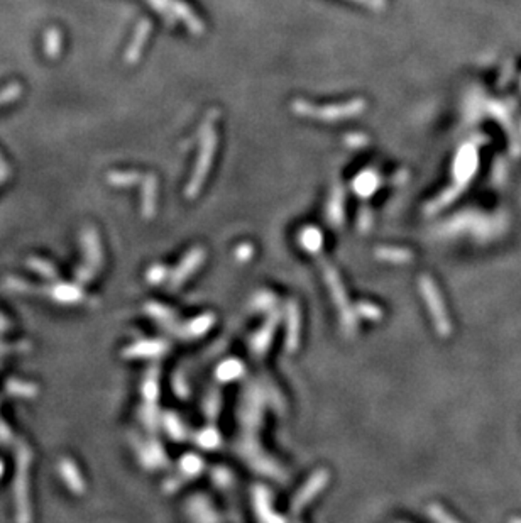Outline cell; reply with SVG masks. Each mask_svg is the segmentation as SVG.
<instances>
[{
    "label": "cell",
    "mask_w": 521,
    "mask_h": 523,
    "mask_svg": "<svg viewBox=\"0 0 521 523\" xmlns=\"http://www.w3.org/2000/svg\"><path fill=\"white\" fill-rule=\"evenodd\" d=\"M143 180L144 178L140 177V173H138V171H110L107 175V182L119 188L133 187V185H138Z\"/></svg>",
    "instance_id": "15"
},
{
    "label": "cell",
    "mask_w": 521,
    "mask_h": 523,
    "mask_svg": "<svg viewBox=\"0 0 521 523\" xmlns=\"http://www.w3.org/2000/svg\"><path fill=\"white\" fill-rule=\"evenodd\" d=\"M427 513H428V517L433 520V523H460L455 517H452L445 508L440 507V504H437V503L428 504Z\"/></svg>",
    "instance_id": "20"
},
{
    "label": "cell",
    "mask_w": 521,
    "mask_h": 523,
    "mask_svg": "<svg viewBox=\"0 0 521 523\" xmlns=\"http://www.w3.org/2000/svg\"><path fill=\"white\" fill-rule=\"evenodd\" d=\"M293 109L296 114L311 117L316 120H325V123H334V120H342L347 117L359 115L362 110L366 109L364 100H351L347 103H339V105H330V107H319L311 105V103L296 100L294 102Z\"/></svg>",
    "instance_id": "3"
},
{
    "label": "cell",
    "mask_w": 521,
    "mask_h": 523,
    "mask_svg": "<svg viewBox=\"0 0 521 523\" xmlns=\"http://www.w3.org/2000/svg\"><path fill=\"white\" fill-rule=\"evenodd\" d=\"M244 371V366L239 361H225L222 363V366L217 369L220 381H232L235 378H239Z\"/></svg>",
    "instance_id": "18"
},
{
    "label": "cell",
    "mask_w": 521,
    "mask_h": 523,
    "mask_svg": "<svg viewBox=\"0 0 521 523\" xmlns=\"http://www.w3.org/2000/svg\"><path fill=\"white\" fill-rule=\"evenodd\" d=\"M217 146V133L214 128V117H207V123L202 128V147L200 155H198V161L195 165L193 177L190 180L187 195L195 197L200 192L203 182H205L208 170L212 166V160H214V152Z\"/></svg>",
    "instance_id": "1"
},
{
    "label": "cell",
    "mask_w": 521,
    "mask_h": 523,
    "mask_svg": "<svg viewBox=\"0 0 521 523\" xmlns=\"http://www.w3.org/2000/svg\"><path fill=\"white\" fill-rule=\"evenodd\" d=\"M149 4L156 9L158 14H161L165 19L170 22V26L175 24V16L180 17L192 33H202L203 24L197 16L193 14L190 9L185 6L180 0H149Z\"/></svg>",
    "instance_id": "5"
},
{
    "label": "cell",
    "mask_w": 521,
    "mask_h": 523,
    "mask_svg": "<svg viewBox=\"0 0 521 523\" xmlns=\"http://www.w3.org/2000/svg\"><path fill=\"white\" fill-rule=\"evenodd\" d=\"M321 266H324L325 283H327L329 290H330V293H332L334 304H335V306H337L339 315H341L342 328L346 331V333L349 337H352L356 333V328H357L356 310L351 309V304H349V299H347V293H346V290H344L341 278H339V274L334 269V266L329 264L327 261H321Z\"/></svg>",
    "instance_id": "2"
},
{
    "label": "cell",
    "mask_w": 521,
    "mask_h": 523,
    "mask_svg": "<svg viewBox=\"0 0 521 523\" xmlns=\"http://www.w3.org/2000/svg\"><path fill=\"white\" fill-rule=\"evenodd\" d=\"M356 2H361V4H364V6L373 7V9H383L384 6H386L384 0H356Z\"/></svg>",
    "instance_id": "26"
},
{
    "label": "cell",
    "mask_w": 521,
    "mask_h": 523,
    "mask_svg": "<svg viewBox=\"0 0 521 523\" xmlns=\"http://www.w3.org/2000/svg\"><path fill=\"white\" fill-rule=\"evenodd\" d=\"M149 33H151V22H149L148 19L140 21L138 24V28H135L134 31L133 41H130V44L128 46V51H125V61H128L129 65H134V63L140 58V55H143L144 44L148 43Z\"/></svg>",
    "instance_id": "7"
},
{
    "label": "cell",
    "mask_w": 521,
    "mask_h": 523,
    "mask_svg": "<svg viewBox=\"0 0 521 523\" xmlns=\"http://www.w3.org/2000/svg\"><path fill=\"white\" fill-rule=\"evenodd\" d=\"M143 192H144V200H143V210L146 217H151L153 212L156 210V192H158V180L153 175H149L143 180Z\"/></svg>",
    "instance_id": "12"
},
{
    "label": "cell",
    "mask_w": 521,
    "mask_h": 523,
    "mask_svg": "<svg viewBox=\"0 0 521 523\" xmlns=\"http://www.w3.org/2000/svg\"><path fill=\"white\" fill-rule=\"evenodd\" d=\"M300 312H298L296 304L287 305V349L289 353L296 351L298 342H300Z\"/></svg>",
    "instance_id": "10"
},
{
    "label": "cell",
    "mask_w": 521,
    "mask_h": 523,
    "mask_svg": "<svg viewBox=\"0 0 521 523\" xmlns=\"http://www.w3.org/2000/svg\"><path fill=\"white\" fill-rule=\"evenodd\" d=\"M371 224H373V215H371V212L368 209H362V214H361V219H359L361 231L368 232L371 229Z\"/></svg>",
    "instance_id": "24"
},
{
    "label": "cell",
    "mask_w": 521,
    "mask_h": 523,
    "mask_svg": "<svg viewBox=\"0 0 521 523\" xmlns=\"http://www.w3.org/2000/svg\"><path fill=\"white\" fill-rule=\"evenodd\" d=\"M0 163H4V157H2V155H0Z\"/></svg>",
    "instance_id": "28"
},
{
    "label": "cell",
    "mask_w": 521,
    "mask_h": 523,
    "mask_svg": "<svg viewBox=\"0 0 521 523\" xmlns=\"http://www.w3.org/2000/svg\"><path fill=\"white\" fill-rule=\"evenodd\" d=\"M420 293L423 296L425 304L428 305V312L432 315L433 326L437 328L438 336L440 337H448L452 333V323L448 319L445 304L438 291L437 285L430 276H421L420 278Z\"/></svg>",
    "instance_id": "4"
},
{
    "label": "cell",
    "mask_w": 521,
    "mask_h": 523,
    "mask_svg": "<svg viewBox=\"0 0 521 523\" xmlns=\"http://www.w3.org/2000/svg\"><path fill=\"white\" fill-rule=\"evenodd\" d=\"M329 480H330V475L327 469H320V471H316L310 476V480L306 481V485L303 486L300 491H298L296 496H294V499L292 503V512L294 513V515H298L303 508L308 507V504L311 503V499H314L316 494H320L321 491H324Z\"/></svg>",
    "instance_id": "6"
},
{
    "label": "cell",
    "mask_w": 521,
    "mask_h": 523,
    "mask_svg": "<svg viewBox=\"0 0 521 523\" xmlns=\"http://www.w3.org/2000/svg\"><path fill=\"white\" fill-rule=\"evenodd\" d=\"M379 187V177L373 171H364L359 175L354 182V190L359 193L361 197H369L376 192V188Z\"/></svg>",
    "instance_id": "14"
},
{
    "label": "cell",
    "mask_w": 521,
    "mask_h": 523,
    "mask_svg": "<svg viewBox=\"0 0 521 523\" xmlns=\"http://www.w3.org/2000/svg\"><path fill=\"white\" fill-rule=\"evenodd\" d=\"M278 319H279L278 314L271 315V317L267 319V322L264 323V327H262L261 331L254 336V339H252L251 347H252V353H254L256 356H262L267 351V347H269L271 341H273L276 326H278Z\"/></svg>",
    "instance_id": "9"
},
{
    "label": "cell",
    "mask_w": 521,
    "mask_h": 523,
    "mask_svg": "<svg viewBox=\"0 0 521 523\" xmlns=\"http://www.w3.org/2000/svg\"><path fill=\"white\" fill-rule=\"evenodd\" d=\"M220 442V435L217 434L215 428H207L200 435V445L205 449H215Z\"/></svg>",
    "instance_id": "23"
},
{
    "label": "cell",
    "mask_w": 521,
    "mask_h": 523,
    "mask_svg": "<svg viewBox=\"0 0 521 523\" xmlns=\"http://www.w3.org/2000/svg\"><path fill=\"white\" fill-rule=\"evenodd\" d=\"M251 252H252V247L249 246V244H244V246H241L237 249V258L241 259V261H247L252 256Z\"/></svg>",
    "instance_id": "25"
},
{
    "label": "cell",
    "mask_w": 521,
    "mask_h": 523,
    "mask_svg": "<svg viewBox=\"0 0 521 523\" xmlns=\"http://www.w3.org/2000/svg\"><path fill=\"white\" fill-rule=\"evenodd\" d=\"M203 256H205L203 249H193L192 252H190V254L187 256V259H185L183 266H180L178 273L175 274V281L181 283L185 278L188 276V274H192L195 269L198 268V264H200L203 261Z\"/></svg>",
    "instance_id": "17"
},
{
    "label": "cell",
    "mask_w": 521,
    "mask_h": 523,
    "mask_svg": "<svg viewBox=\"0 0 521 523\" xmlns=\"http://www.w3.org/2000/svg\"><path fill=\"white\" fill-rule=\"evenodd\" d=\"M329 222H332L334 225H341L342 224V217H344V207H342V193L339 190H335V193L330 198V204H329Z\"/></svg>",
    "instance_id": "19"
},
{
    "label": "cell",
    "mask_w": 521,
    "mask_h": 523,
    "mask_svg": "<svg viewBox=\"0 0 521 523\" xmlns=\"http://www.w3.org/2000/svg\"><path fill=\"white\" fill-rule=\"evenodd\" d=\"M300 244L303 249H306L311 254H320L321 246H324V236L319 229L315 227H306L305 231L300 234Z\"/></svg>",
    "instance_id": "13"
},
{
    "label": "cell",
    "mask_w": 521,
    "mask_h": 523,
    "mask_svg": "<svg viewBox=\"0 0 521 523\" xmlns=\"http://www.w3.org/2000/svg\"><path fill=\"white\" fill-rule=\"evenodd\" d=\"M376 258L393 264H405L413 259V252L401 249V247H378L376 249Z\"/></svg>",
    "instance_id": "11"
},
{
    "label": "cell",
    "mask_w": 521,
    "mask_h": 523,
    "mask_svg": "<svg viewBox=\"0 0 521 523\" xmlns=\"http://www.w3.org/2000/svg\"><path fill=\"white\" fill-rule=\"evenodd\" d=\"M356 315H361L362 319L368 320H379L383 317V312L379 306L369 304V301H361L356 309Z\"/></svg>",
    "instance_id": "22"
},
{
    "label": "cell",
    "mask_w": 521,
    "mask_h": 523,
    "mask_svg": "<svg viewBox=\"0 0 521 523\" xmlns=\"http://www.w3.org/2000/svg\"><path fill=\"white\" fill-rule=\"evenodd\" d=\"M61 49H63V34L60 29L51 28L44 34V55L51 58H58L61 55Z\"/></svg>",
    "instance_id": "16"
},
{
    "label": "cell",
    "mask_w": 521,
    "mask_h": 523,
    "mask_svg": "<svg viewBox=\"0 0 521 523\" xmlns=\"http://www.w3.org/2000/svg\"><path fill=\"white\" fill-rule=\"evenodd\" d=\"M22 95V85L21 83H9L7 87L0 88V107L9 105L14 100H17Z\"/></svg>",
    "instance_id": "21"
},
{
    "label": "cell",
    "mask_w": 521,
    "mask_h": 523,
    "mask_svg": "<svg viewBox=\"0 0 521 523\" xmlns=\"http://www.w3.org/2000/svg\"><path fill=\"white\" fill-rule=\"evenodd\" d=\"M254 507L257 512V517L262 523H287L283 517H279L278 513L273 512L271 507V494L267 493L264 488H256L254 490Z\"/></svg>",
    "instance_id": "8"
},
{
    "label": "cell",
    "mask_w": 521,
    "mask_h": 523,
    "mask_svg": "<svg viewBox=\"0 0 521 523\" xmlns=\"http://www.w3.org/2000/svg\"><path fill=\"white\" fill-rule=\"evenodd\" d=\"M511 523H521V518H513V520H511Z\"/></svg>",
    "instance_id": "27"
}]
</instances>
